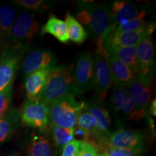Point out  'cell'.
I'll use <instances>...</instances> for the list:
<instances>
[{
  "instance_id": "34",
  "label": "cell",
  "mask_w": 156,
  "mask_h": 156,
  "mask_svg": "<svg viewBox=\"0 0 156 156\" xmlns=\"http://www.w3.org/2000/svg\"><path fill=\"white\" fill-rule=\"evenodd\" d=\"M12 156H17V155H12Z\"/></svg>"
},
{
  "instance_id": "17",
  "label": "cell",
  "mask_w": 156,
  "mask_h": 156,
  "mask_svg": "<svg viewBox=\"0 0 156 156\" xmlns=\"http://www.w3.org/2000/svg\"><path fill=\"white\" fill-rule=\"evenodd\" d=\"M127 89L138 108L140 110L147 111V106L153 95V85H148L136 77Z\"/></svg>"
},
{
  "instance_id": "5",
  "label": "cell",
  "mask_w": 156,
  "mask_h": 156,
  "mask_svg": "<svg viewBox=\"0 0 156 156\" xmlns=\"http://www.w3.org/2000/svg\"><path fill=\"white\" fill-rule=\"evenodd\" d=\"M40 21L36 12L23 11L17 15L13 24L9 40L15 47L25 49L40 30Z\"/></svg>"
},
{
  "instance_id": "9",
  "label": "cell",
  "mask_w": 156,
  "mask_h": 156,
  "mask_svg": "<svg viewBox=\"0 0 156 156\" xmlns=\"http://www.w3.org/2000/svg\"><path fill=\"white\" fill-rule=\"evenodd\" d=\"M137 77L151 85L155 74V48L151 36L146 37L136 46Z\"/></svg>"
},
{
  "instance_id": "24",
  "label": "cell",
  "mask_w": 156,
  "mask_h": 156,
  "mask_svg": "<svg viewBox=\"0 0 156 156\" xmlns=\"http://www.w3.org/2000/svg\"><path fill=\"white\" fill-rule=\"evenodd\" d=\"M112 54L117 59L128 66L137 75V58L136 47H123L113 50Z\"/></svg>"
},
{
  "instance_id": "8",
  "label": "cell",
  "mask_w": 156,
  "mask_h": 156,
  "mask_svg": "<svg viewBox=\"0 0 156 156\" xmlns=\"http://www.w3.org/2000/svg\"><path fill=\"white\" fill-rule=\"evenodd\" d=\"M155 29V23H145L137 30L113 34L103 41L104 48L107 53L110 54L118 48L136 47L144 38L152 36Z\"/></svg>"
},
{
  "instance_id": "16",
  "label": "cell",
  "mask_w": 156,
  "mask_h": 156,
  "mask_svg": "<svg viewBox=\"0 0 156 156\" xmlns=\"http://www.w3.org/2000/svg\"><path fill=\"white\" fill-rule=\"evenodd\" d=\"M108 62L113 83L127 87L132 81L137 77L128 66L117 59L112 54H108Z\"/></svg>"
},
{
  "instance_id": "18",
  "label": "cell",
  "mask_w": 156,
  "mask_h": 156,
  "mask_svg": "<svg viewBox=\"0 0 156 156\" xmlns=\"http://www.w3.org/2000/svg\"><path fill=\"white\" fill-rule=\"evenodd\" d=\"M85 105L90 114L93 115L96 119L98 129L101 135L108 137L111 134L110 126L112 124V119H111L110 114L107 109L98 102L85 103Z\"/></svg>"
},
{
  "instance_id": "33",
  "label": "cell",
  "mask_w": 156,
  "mask_h": 156,
  "mask_svg": "<svg viewBox=\"0 0 156 156\" xmlns=\"http://www.w3.org/2000/svg\"><path fill=\"white\" fill-rule=\"evenodd\" d=\"M98 156H106V155H103V154H101V155H98Z\"/></svg>"
},
{
  "instance_id": "26",
  "label": "cell",
  "mask_w": 156,
  "mask_h": 156,
  "mask_svg": "<svg viewBox=\"0 0 156 156\" xmlns=\"http://www.w3.org/2000/svg\"><path fill=\"white\" fill-rule=\"evenodd\" d=\"M146 14H147L146 11L142 10L139 16L136 18L119 24L115 28L114 34L126 32V31H133L140 28L146 23L145 20Z\"/></svg>"
},
{
  "instance_id": "32",
  "label": "cell",
  "mask_w": 156,
  "mask_h": 156,
  "mask_svg": "<svg viewBox=\"0 0 156 156\" xmlns=\"http://www.w3.org/2000/svg\"><path fill=\"white\" fill-rule=\"evenodd\" d=\"M150 112H151L152 115H153V116H155V113H156V111H155V99H154V100L152 101L151 106V107H150Z\"/></svg>"
},
{
  "instance_id": "2",
  "label": "cell",
  "mask_w": 156,
  "mask_h": 156,
  "mask_svg": "<svg viewBox=\"0 0 156 156\" xmlns=\"http://www.w3.org/2000/svg\"><path fill=\"white\" fill-rule=\"evenodd\" d=\"M78 6L86 9V27L93 38L104 41L114 34L116 27L108 9L92 2H79Z\"/></svg>"
},
{
  "instance_id": "1",
  "label": "cell",
  "mask_w": 156,
  "mask_h": 156,
  "mask_svg": "<svg viewBox=\"0 0 156 156\" xmlns=\"http://www.w3.org/2000/svg\"><path fill=\"white\" fill-rule=\"evenodd\" d=\"M73 67L56 66L50 73L40 101L49 106L51 103L73 92Z\"/></svg>"
},
{
  "instance_id": "12",
  "label": "cell",
  "mask_w": 156,
  "mask_h": 156,
  "mask_svg": "<svg viewBox=\"0 0 156 156\" xmlns=\"http://www.w3.org/2000/svg\"><path fill=\"white\" fill-rule=\"evenodd\" d=\"M108 146L118 149H140L143 145L141 132L132 129H118L108 137Z\"/></svg>"
},
{
  "instance_id": "3",
  "label": "cell",
  "mask_w": 156,
  "mask_h": 156,
  "mask_svg": "<svg viewBox=\"0 0 156 156\" xmlns=\"http://www.w3.org/2000/svg\"><path fill=\"white\" fill-rule=\"evenodd\" d=\"M84 102H78L75 94L55 101L49 106L50 124L66 129H75Z\"/></svg>"
},
{
  "instance_id": "35",
  "label": "cell",
  "mask_w": 156,
  "mask_h": 156,
  "mask_svg": "<svg viewBox=\"0 0 156 156\" xmlns=\"http://www.w3.org/2000/svg\"><path fill=\"white\" fill-rule=\"evenodd\" d=\"M0 38H1V36H0Z\"/></svg>"
},
{
  "instance_id": "21",
  "label": "cell",
  "mask_w": 156,
  "mask_h": 156,
  "mask_svg": "<svg viewBox=\"0 0 156 156\" xmlns=\"http://www.w3.org/2000/svg\"><path fill=\"white\" fill-rule=\"evenodd\" d=\"M20 119V112L16 109H10L0 119V143H3L10 137L15 131Z\"/></svg>"
},
{
  "instance_id": "29",
  "label": "cell",
  "mask_w": 156,
  "mask_h": 156,
  "mask_svg": "<svg viewBox=\"0 0 156 156\" xmlns=\"http://www.w3.org/2000/svg\"><path fill=\"white\" fill-rule=\"evenodd\" d=\"M13 3L31 11L43 10L47 7L46 2L43 0H16L13 2Z\"/></svg>"
},
{
  "instance_id": "25",
  "label": "cell",
  "mask_w": 156,
  "mask_h": 156,
  "mask_svg": "<svg viewBox=\"0 0 156 156\" xmlns=\"http://www.w3.org/2000/svg\"><path fill=\"white\" fill-rule=\"evenodd\" d=\"M50 131L56 145L63 148L67 144L75 140V129H66L50 124Z\"/></svg>"
},
{
  "instance_id": "15",
  "label": "cell",
  "mask_w": 156,
  "mask_h": 156,
  "mask_svg": "<svg viewBox=\"0 0 156 156\" xmlns=\"http://www.w3.org/2000/svg\"><path fill=\"white\" fill-rule=\"evenodd\" d=\"M108 9L115 27L123 22L136 18L143 10L132 2L121 0L113 2Z\"/></svg>"
},
{
  "instance_id": "28",
  "label": "cell",
  "mask_w": 156,
  "mask_h": 156,
  "mask_svg": "<svg viewBox=\"0 0 156 156\" xmlns=\"http://www.w3.org/2000/svg\"><path fill=\"white\" fill-rule=\"evenodd\" d=\"M12 98V84L0 91V119L9 110Z\"/></svg>"
},
{
  "instance_id": "30",
  "label": "cell",
  "mask_w": 156,
  "mask_h": 156,
  "mask_svg": "<svg viewBox=\"0 0 156 156\" xmlns=\"http://www.w3.org/2000/svg\"><path fill=\"white\" fill-rule=\"evenodd\" d=\"M81 140H73L62 148V156H77Z\"/></svg>"
},
{
  "instance_id": "11",
  "label": "cell",
  "mask_w": 156,
  "mask_h": 156,
  "mask_svg": "<svg viewBox=\"0 0 156 156\" xmlns=\"http://www.w3.org/2000/svg\"><path fill=\"white\" fill-rule=\"evenodd\" d=\"M23 50L12 46L5 48L0 56V91L13 84Z\"/></svg>"
},
{
  "instance_id": "4",
  "label": "cell",
  "mask_w": 156,
  "mask_h": 156,
  "mask_svg": "<svg viewBox=\"0 0 156 156\" xmlns=\"http://www.w3.org/2000/svg\"><path fill=\"white\" fill-rule=\"evenodd\" d=\"M111 108L115 114L125 120L139 121L147 111L140 110L129 93L127 87L113 84L109 98Z\"/></svg>"
},
{
  "instance_id": "7",
  "label": "cell",
  "mask_w": 156,
  "mask_h": 156,
  "mask_svg": "<svg viewBox=\"0 0 156 156\" xmlns=\"http://www.w3.org/2000/svg\"><path fill=\"white\" fill-rule=\"evenodd\" d=\"M93 65V57L87 52L81 54L78 57L73 71L74 94H84L94 87Z\"/></svg>"
},
{
  "instance_id": "10",
  "label": "cell",
  "mask_w": 156,
  "mask_h": 156,
  "mask_svg": "<svg viewBox=\"0 0 156 156\" xmlns=\"http://www.w3.org/2000/svg\"><path fill=\"white\" fill-rule=\"evenodd\" d=\"M24 125L45 131L49 124V106L40 101L27 100L20 112Z\"/></svg>"
},
{
  "instance_id": "22",
  "label": "cell",
  "mask_w": 156,
  "mask_h": 156,
  "mask_svg": "<svg viewBox=\"0 0 156 156\" xmlns=\"http://www.w3.org/2000/svg\"><path fill=\"white\" fill-rule=\"evenodd\" d=\"M16 17V10L12 7L8 5L0 7V36L10 39L12 29Z\"/></svg>"
},
{
  "instance_id": "27",
  "label": "cell",
  "mask_w": 156,
  "mask_h": 156,
  "mask_svg": "<svg viewBox=\"0 0 156 156\" xmlns=\"http://www.w3.org/2000/svg\"><path fill=\"white\" fill-rule=\"evenodd\" d=\"M103 155L106 156H140L142 152V148L140 149H118L108 146V144L101 150Z\"/></svg>"
},
{
  "instance_id": "31",
  "label": "cell",
  "mask_w": 156,
  "mask_h": 156,
  "mask_svg": "<svg viewBox=\"0 0 156 156\" xmlns=\"http://www.w3.org/2000/svg\"><path fill=\"white\" fill-rule=\"evenodd\" d=\"M98 151L90 144L86 142L80 141L77 156H98Z\"/></svg>"
},
{
  "instance_id": "20",
  "label": "cell",
  "mask_w": 156,
  "mask_h": 156,
  "mask_svg": "<svg viewBox=\"0 0 156 156\" xmlns=\"http://www.w3.org/2000/svg\"><path fill=\"white\" fill-rule=\"evenodd\" d=\"M41 34L51 35L64 44H68L69 41L65 22L54 15H51L46 23L41 27Z\"/></svg>"
},
{
  "instance_id": "13",
  "label": "cell",
  "mask_w": 156,
  "mask_h": 156,
  "mask_svg": "<svg viewBox=\"0 0 156 156\" xmlns=\"http://www.w3.org/2000/svg\"><path fill=\"white\" fill-rule=\"evenodd\" d=\"M56 67V58L52 51L48 49H37L30 52L25 58L23 64V73L26 77L36 70Z\"/></svg>"
},
{
  "instance_id": "23",
  "label": "cell",
  "mask_w": 156,
  "mask_h": 156,
  "mask_svg": "<svg viewBox=\"0 0 156 156\" xmlns=\"http://www.w3.org/2000/svg\"><path fill=\"white\" fill-rule=\"evenodd\" d=\"M64 22L67 25L69 40L77 44H81L87 38L88 34L86 30L70 13L68 12L66 15Z\"/></svg>"
},
{
  "instance_id": "14",
  "label": "cell",
  "mask_w": 156,
  "mask_h": 156,
  "mask_svg": "<svg viewBox=\"0 0 156 156\" xmlns=\"http://www.w3.org/2000/svg\"><path fill=\"white\" fill-rule=\"evenodd\" d=\"M55 67H46L33 72L26 76L25 90L28 100L40 101L50 73Z\"/></svg>"
},
{
  "instance_id": "19",
  "label": "cell",
  "mask_w": 156,
  "mask_h": 156,
  "mask_svg": "<svg viewBox=\"0 0 156 156\" xmlns=\"http://www.w3.org/2000/svg\"><path fill=\"white\" fill-rule=\"evenodd\" d=\"M27 156H53V145L48 137L33 133L27 145Z\"/></svg>"
},
{
  "instance_id": "6",
  "label": "cell",
  "mask_w": 156,
  "mask_h": 156,
  "mask_svg": "<svg viewBox=\"0 0 156 156\" xmlns=\"http://www.w3.org/2000/svg\"><path fill=\"white\" fill-rule=\"evenodd\" d=\"M94 87L98 103H103L113 85V80L108 62V54L96 52L93 57Z\"/></svg>"
}]
</instances>
